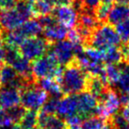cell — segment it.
Segmentation results:
<instances>
[{
	"label": "cell",
	"instance_id": "1",
	"mask_svg": "<svg viewBox=\"0 0 129 129\" xmlns=\"http://www.w3.org/2000/svg\"><path fill=\"white\" fill-rule=\"evenodd\" d=\"M88 74L80 66L76 57L63 69L57 82L64 95H76L87 90Z\"/></svg>",
	"mask_w": 129,
	"mask_h": 129
},
{
	"label": "cell",
	"instance_id": "2",
	"mask_svg": "<svg viewBox=\"0 0 129 129\" xmlns=\"http://www.w3.org/2000/svg\"><path fill=\"white\" fill-rule=\"evenodd\" d=\"M33 17L32 1L18 0L13 8L3 9L0 13V28L10 31L20 27Z\"/></svg>",
	"mask_w": 129,
	"mask_h": 129
},
{
	"label": "cell",
	"instance_id": "3",
	"mask_svg": "<svg viewBox=\"0 0 129 129\" xmlns=\"http://www.w3.org/2000/svg\"><path fill=\"white\" fill-rule=\"evenodd\" d=\"M121 44V39L115 27L109 23H103L95 29L85 47H92L105 51L112 47H119Z\"/></svg>",
	"mask_w": 129,
	"mask_h": 129
},
{
	"label": "cell",
	"instance_id": "4",
	"mask_svg": "<svg viewBox=\"0 0 129 129\" xmlns=\"http://www.w3.org/2000/svg\"><path fill=\"white\" fill-rule=\"evenodd\" d=\"M32 67L36 80L54 79L57 81L64 69L61 64L48 54L32 62Z\"/></svg>",
	"mask_w": 129,
	"mask_h": 129
},
{
	"label": "cell",
	"instance_id": "5",
	"mask_svg": "<svg viewBox=\"0 0 129 129\" xmlns=\"http://www.w3.org/2000/svg\"><path fill=\"white\" fill-rule=\"evenodd\" d=\"M20 104L27 110L39 111L45 104L49 95L37 84L27 86L20 90Z\"/></svg>",
	"mask_w": 129,
	"mask_h": 129
},
{
	"label": "cell",
	"instance_id": "6",
	"mask_svg": "<svg viewBox=\"0 0 129 129\" xmlns=\"http://www.w3.org/2000/svg\"><path fill=\"white\" fill-rule=\"evenodd\" d=\"M50 43L43 36H35L26 39L18 47L20 56L26 59L34 62L35 60L46 55Z\"/></svg>",
	"mask_w": 129,
	"mask_h": 129
},
{
	"label": "cell",
	"instance_id": "7",
	"mask_svg": "<svg viewBox=\"0 0 129 129\" xmlns=\"http://www.w3.org/2000/svg\"><path fill=\"white\" fill-rule=\"evenodd\" d=\"M46 54L53 57L62 67H66L75 58L74 43L69 40H62L50 43Z\"/></svg>",
	"mask_w": 129,
	"mask_h": 129
},
{
	"label": "cell",
	"instance_id": "8",
	"mask_svg": "<svg viewBox=\"0 0 129 129\" xmlns=\"http://www.w3.org/2000/svg\"><path fill=\"white\" fill-rule=\"evenodd\" d=\"M51 15L56 20L67 28H73L76 25L78 13L71 5L56 6Z\"/></svg>",
	"mask_w": 129,
	"mask_h": 129
},
{
	"label": "cell",
	"instance_id": "9",
	"mask_svg": "<svg viewBox=\"0 0 129 129\" xmlns=\"http://www.w3.org/2000/svg\"><path fill=\"white\" fill-rule=\"evenodd\" d=\"M78 103V115L83 118H89L96 115L98 102L97 100L88 92H81L76 94Z\"/></svg>",
	"mask_w": 129,
	"mask_h": 129
},
{
	"label": "cell",
	"instance_id": "10",
	"mask_svg": "<svg viewBox=\"0 0 129 129\" xmlns=\"http://www.w3.org/2000/svg\"><path fill=\"white\" fill-rule=\"evenodd\" d=\"M68 31L69 28L55 20L51 24L43 27L42 36L50 43H52L66 39Z\"/></svg>",
	"mask_w": 129,
	"mask_h": 129
},
{
	"label": "cell",
	"instance_id": "11",
	"mask_svg": "<svg viewBox=\"0 0 129 129\" xmlns=\"http://www.w3.org/2000/svg\"><path fill=\"white\" fill-rule=\"evenodd\" d=\"M37 126L41 129H67L64 119L57 114H47L38 111Z\"/></svg>",
	"mask_w": 129,
	"mask_h": 129
},
{
	"label": "cell",
	"instance_id": "12",
	"mask_svg": "<svg viewBox=\"0 0 129 129\" xmlns=\"http://www.w3.org/2000/svg\"><path fill=\"white\" fill-rule=\"evenodd\" d=\"M78 114V103L76 95H64L59 99L57 115L63 118Z\"/></svg>",
	"mask_w": 129,
	"mask_h": 129
},
{
	"label": "cell",
	"instance_id": "13",
	"mask_svg": "<svg viewBox=\"0 0 129 129\" xmlns=\"http://www.w3.org/2000/svg\"><path fill=\"white\" fill-rule=\"evenodd\" d=\"M20 104V92L13 87H3L0 88V107L4 110Z\"/></svg>",
	"mask_w": 129,
	"mask_h": 129
},
{
	"label": "cell",
	"instance_id": "14",
	"mask_svg": "<svg viewBox=\"0 0 129 129\" xmlns=\"http://www.w3.org/2000/svg\"><path fill=\"white\" fill-rule=\"evenodd\" d=\"M127 20H129V5L113 4L108 15V23L114 27Z\"/></svg>",
	"mask_w": 129,
	"mask_h": 129
},
{
	"label": "cell",
	"instance_id": "15",
	"mask_svg": "<svg viewBox=\"0 0 129 129\" xmlns=\"http://www.w3.org/2000/svg\"><path fill=\"white\" fill-rule=\"evenodd\" d=\"M56 5L52 0H33L32 12L33 16L36 18L50 15L55 8Z\"/></svg>",
	"mask_w": 129,
	"mask_h": 129
},
{
	"label": "cell",
	"instance_id": "16",
	"mask_svg": "<svg viewBox=\"0 0 129 129\" xmlns=\"http://www.w3.org/2000/svg\"><path fill=\"white\" fill-rule=\"evenodd\" d=\"M36 84L42 88L47 94L49 96L57 97L61 98L64 96L62 90H61L60 85L57 82V80L54 79H39L36 80Z\"/></svg>",
	"mask_w": 129,
	"mask_h": 129
},
{
	"label": "cell",
	"instance_id": "17",
	"mask_svg": "<svg viewBox=\"0 0 129 129\" xmlns=\"http://www.w3.org/2000/svg\"><path fill=\"white\" fill-rule=\"evenodd\" d=\"M124 61V55L119 47H112L104 51V64H118Z\"/></svg>",
	"mask_w": 129,
	"mask_h": 129
},
{
	"label": "cell",
	"instance_id": "18",
	"mask_svg": "<svg viewBox=\"0 0 129 129\" xmlns=\"http://www.w3.org/2000/svg\"><path fill=\"white\" fill-rule=\"evenodd\" d=\"M38 111L27 110L25 115L19 123L21 129H33L37 126Z\"/></svg>",
	"mask_w": 129,
	"mask_h": 129
},
{
	"label": "cell",
	"instance_id": "19",
	"mask_svg": "<svg viewBox=\"0 0 129 129\" xmlns=\"http://www.w3.org/2000/svg\"><path fill=\"white\" fill-rule=\"evenodd\" d=\"M104 69H105V76L108 84L112 88L116 85L120 77L121 71H120L119 66L113 64H105Z\"/></svg>",
	"mask_w": 129,
	"mask_h": 129
},
{
	"label": "cell",
	"instance_id": "20",
	"mask_svg": "<svg viewBox=\"0 0 129 129\" xmlns=\"http://www.w3.org/2000/svg\"><path fill=\"white\" fill-rule=\"evenodd\" d=\"M107 120L99 116H92L83 119L79 129H103Z\"/></svg>",
	"mask_w": 129,
	"mask_h": 129
},
{
	"label": "cell",
	"instance_id": "21",
	"mask_svg": "<svg viewBox=\"0 0 129 129\" xmlns=\"http://www.w3.org/2000/svg\"><path fill=\"white\" fill-rule=\"evenodd\" d=\"M6 111L7 112L8 116L10 117L13 124H19L21 118H23V116L25 115L27 109H25L21 104H18V105L8 108V109L6 110Z\"/></svg>",
	"mask_w": 129,
	"mask_h": 129
},
{
	"label": "cell",
	"instance_id": "22",
	"mask_svg": "<svg viewBox=\"0 0 129 129\" xmlns=\"http://www.w3.org/2000/svg\"><path fill=\"white\" fill-rule=\"evenodd\" d=\"M114 27L121 39L122 43H129V20L117 24L116 26H114Z\"/></svg>",
	"mask_w": 129,
	"mask_h": 129
},
{
	"label": "cell",
	"instance_id": "23",
	"mask_svg": "<svg viewBox=\"0 0 129 129\" xmlns=\"http://www.w3.org/2000/svg\"><path fill=\"white\" fill-rule=\"evenodd\" d=\"M59 99L57 97L49 96L45 104L40 110V111H43L47 114H57V104H58Z\"/></svg>",
	"mask_w": 129,
	"mask_h": 129
},
{
	"label": "cell",
	"instance_id": "24",
	"mask_svg": "<svg viewBox=\"0 0 129 129\" xmlns=\"http://www.w3.org/2000/svg\"><path fill=\"white\" fill-rule=\"evenodd\" d=\"M113 6V5H112ZM111 5H105L101 3V5L99 6V7L95 10V16H96L98 21L100 22L101 24L103 23H108L107 22V18L108 15H109V13L111 9Z\"/></svg>",
	"mask_w": 129,
	"mask_h": 129
},
{
	"label": "cell",
	"instance_id": "25",
	"mask_svg": "<svg viewBox=\"0 0 129 129\" xmlns=\"http://www.w3.org/2000/svg\"><path fill=\"white\" fill-rule=\"evenodd\" d=\"M66 123H67V128L68 129H79L80 125H81V122L83 121L84 118L81 117L80 115L75 114L73 116L67 117V118H64Z\"/></svg>",
	"mask_w": 129,
	"mask_h": 129
},
{
	"label": "cell",
	"instance_id": "26",
	"mask_svg": "<svg viewBox=\"0 0 129 129\" xmlns=\"http://www.w3.org/2000/svg\"><path fill=\"white\" fill-rule=\"evenodd\" d=\"M78 1L81 4L83 9H88L94 12H95V10L102 3V0H78Z\"/></svg>",
	"mask_w": 129,
	"mask_h": 129
},
{
	"label": "cell",
	"instance_id": "27",
	"mask_svg": "<svg viewBox=\"0 0 129 129\" xmlns=\"http://www.w3.org/2000/svg\"><path fill=\"white\" fill-rule=\"evenodd\" d=\"M13 125H14V124L12 122L11 118L8 116L6 110H0V128L9 127Z\"/></svg>",
	"mask_w": 129,
	"mask_h": 129
},
{
	"label": "cell",
	"instance_id": "28",
	"mask_svg": "<svg viewBox=\"0 0 129 129\" xmlns=\"http://www.w3.org/2000/svg\"><path fill=\"white\" fill-rule=\"evenodd\" d=\"M17 2L18 0H0V8L2 10L13 8Z\"/></svg>",
	"mask_w": 129,
	"mask_h": 129
},
{
	"label": "cell",
	"instance_id": "29",
	"mask_svg": "<svg viewBox=\"0 0 129 129\" xmlns=\"http://www.w3.org/2000/svg\"><path fill=\"white\" fill-rule=\"evenodd\" d=\"M120 49H121L122 53L124 55V62L126 63L129 66V45L122 43L120 45Z\"/></svg>",
	"mask_w": 129,
	"mask_h": 129
},
{
	"label": "cell",
	"instance_id": "30",
	"mask_svg": "<svg viewBox=\"0 0 129 129\" xmlns=\"http://www.w3.org/2000/svg\"><path fill=\"white\" fill-rule=\"evenodd\" d=\"M118 95H119V99H120V104H121V106L129 104V90L126 92L119 93Z\"/></svg>",
	"mask_w": 129,
	"mask_h": 129
},
{
	"label": "cell",
	"instance_id": "31",
	"mask_svg": "<svg viewBox=\"0 0 129 129\" xmlns=\"http://www.w3.org/2000/svg\"><path fill=\"white\" fill-rule=\"evenodd\" d=\"M118 112L120 113V115H121L125 120H127V121L129 122V104L121 106L119 111H118Z\"/></svg>",
	"mask_w": 129,
	"mask_h": 129
},
{
	"label": "cell",
	"instance_id": "32",
	"mask_svg": "<svg viewBox=\"0 0 129 129\" xmlns=\"http://www.w3.org/2000/svg\"><path fill=\"white\" fill-rule=\"evenodd\" d=\"M56 6H61V5H71L72 0H52Z\"/></svg>",
	"mask_w": 129,
	"mask_h": 129
},
{
	"label": "cell",
	"instance_id": "33",
	"mask_svg": "<svg viewBox=\"0 0 129 129\" xmlns=\"http://www.w3.org/2000/svg\"><path fill=\"white\" fill-rule=\"evenodd\" d=\"M103 129H114V127H113V125H112V124H111L110 118L106 121L105 125H104V126L103 127Z\"/></svg>",
	"mask_w": 129,
	"mask_h": 129
},
{
	"label": "cell",
	"instance_id": "34",
	"mask_svg": "<svg viewBox=\"0 0 129 129\" xmlns=\"http://www.w3.org/2000/svg\"><path fill=\"white\" fill-rule=\"evenodd\" d=\"M114 4L120 5H129V0H115Z\"/></svg>",
	"mask_w": 129,
	"mask_h": 129
},
{
	"label": "cell",
	"instance_id": "35",
	"mask_svg": "<svg viewBox=\"0 0 129 129\" xmlns=\"http://www.w3.org/2000/svg\"><path fill=\"white\" fill-rule=\"evenodd\" d=\"M1 129H21L19 124H14V125H11L9 127H5V128H1Z\"/></svg>",
	"mask_w": 129,
	"mask_h": 129
},
{
	"label": "cell",
	"instance_id": "36",
	"mask_svg": "<svg viewBox=\"0 0 129 129\" xmlns=\"http://www.w3.org/2000/svg\"><path fill=\"white\" fill-rule=\"evenodd\" d=\"M102 3L105 5H111V6H112L115 3V0H102Z\"/></svg>",
	"mask_w": 129,
	"mask_h": 129
},
{
	"label": "cell",
	"instance_id": "37",
	"mask_svg": "<svg viewBox=\"0 0 129 129\" xmlns=\"http://www.w3.org/2000/svg\"><path fill=\"white\" fill-rule=\"evenodd\" d=\"M1 67H2V66H0V88H2V81H1Z\"/></svg>",
	"mask_w": 129,
	"mask_h": 129
},
{
	"label": "cell",
	"instance_id": "38",
	"mask_svg": "<svg viewBox=\"0 0 129 129\" xmlns=\"http://www.w3.org/2000/svg\"><path fill=\"white\" fill-rule=\"evenodd\" d=\"M33 129H41L40 127H38V126H36V127H35V128H33Z\"/></svg>",
	"mask_w": 129,
	"mask_h": 129
},
{
	"label": "cell",
	"instance_id": "39",
	"mask_svg": "<svg viewBox=\"0 0 129 129\" xmlns=\"http://www.w3.org/2000/svg\"><path fill=\"white\" fill-rule=\"evenodd\" d=\"M1 11H2V9H1V8H0V13H1Z\"/></svg>",
	"mask_w": 129,
	"mask_h": 129
},
{
	"label": "cell",
	"instance_id": "40",
	"mask_svg": "<svg viewBox=\"0 0 129 129\" xmlns=\"http://www.w3.org/2000/svg\"><path fill=\"white\" fill-rule=\"evenodd\" d=\"M0 110H1V107H0Z\"/></svg>",
	"mask_w": 129,
	"mask_h": 129
},
{
	"label": "cell",
	"instance_id": "41",
	"mask_svg": "<svg viewBox=\"0 0 129 129\" xmlns=\"http://www.w3.org/2000/svg\"><path fill=\"white\" fill-rule=\"evenodd\" d=\"M30 1H33V0H30Z\"/></svg>",
	"mask_w": 129,
	"mask_h": 129
}]
</instances>
